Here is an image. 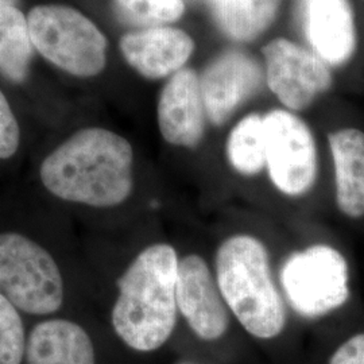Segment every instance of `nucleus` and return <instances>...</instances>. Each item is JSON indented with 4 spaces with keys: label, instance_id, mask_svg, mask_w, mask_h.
Here are the masks:
<instances>
[{
    "label": "nucleus",
    "instance_id": "f257e3e1",
    "mask_svg": "<svg viewBox=\"0 0 364 364\" xmlns=\"http://www.w3.org/2000/svg\"><path fill=\"white\" fill-rule=\"evenodd\" d=\"M39 180L50 195L66 203L117 207L134 189V149L114 131L81 129L45 156Z\"/></svg>",
    "mask_w": 364,
    "mask_h": 364
},
{
    "label": "nucleus",
    "instance_id": "2eb2a0df",
    "mask_svg": "<svg viewBox=\"0 0 364 364\" xmlns=\"http://www.w3.org/2000/svg\"><path fill=\"white\" fill-rule=\"evenodd\" d=\"M335 169L336 204L348 218L364 216V132L341 129L328 134Z\"/></svg>",
    "mask_w": 364,
    "mask_h": 364
},
{
    "label": "nucleus",
    "instance_id": "b1692460",
    "mask_svg": "<svg viewBox=\"0 0 364 364\" xmlns=\"http://www.w3.org/2000/svg\"><path fill=\"white\" fill-rule=\"evenodd\" d=\"M178 364H193V363H191V362H181V363H178Z\"/></svg>",
    "mask_w": 364,
    "mask_h": 364
},
{
    "label": "nucleus",
    "instance_id": "7ed1b4c3",
    "mask_svg": "<svg viewBox=\"0 0 364 364\" xmlns=\"http://www.w3.org/2000/svg\"><path fill=\"white\" fill-rule=\"evenodd\" d=\"M216 281L228 309L251 336L269 340L282 333L287 308L259 239L246 234L225 239L216 252Z\"/></svg>",
    "mask_w": 364,
    "mask_h": 364
},
{
    "label": "nucleus",
    "instance_id": "dca6fc26",
    "mask_svg": "<svg viewBox=\"0 0 364 364\" xmlns=\"http://www.w3.org/2000/svg\"><path fill=\"white\" fill-rule=\"evenodd\" d=\"M282 0H216L212 10L221 31L237 42L263 36L278 16Z\"/></svg>",
    "mask_w": 364,
    "mask_h": 364
},
{
    "label": "nucleus",
    "instance_id": "9d476101",
    "mask_svg": "<svg viewBox=\"0 0 364 364\" xmlns=\"http://www.w3.org/2000/svg\"><path fill=\"white\" fill-rule=\"evenodd\" d=\"M176 297L178 312L197 338L213 341L228 329L227 304L207 262L191 254L178 260Z\"/></svg>",
    "mask_w": 364,
    "mask_h": 364
},
{
    "label": "nucleus",
    "instance_id": "423d86ee",
    "mask_svg": "<svg viewBox=\"0 0 364 364\" xmlns=\"http://www.w3.org/2000/svg\"><path fill=\"white\" fill-rule=\"evenodd\" d=\"M279 278L289 304L306 318L323 317L350 299L348 263L328 245L293 252L284 262Z\"/></svg>",
    "mask_w": 364,
    "mask_h": 364
},
{
    "label": "nucleus",
    "instance_id": "f03ea898",
    "mask_svg": "<svg viewBox=\"0 0 364 364\" xmlns=\"http://www.w3.org/2000/svg\"><path fill=\"white\" fill-rule=\"evenodd\" d=\"M178 260L176 248L156 243L142 250L117 279L111 323L131 350L156 351L173 335L178 314Z\"/></svg>",
    "mask_w": 364,
    "mask_h": 364
},
{
    "label": "nucleus",
    "instance_id": "6ab92c4d",
    "mask_svg": "<svg viewBox=\"0 0 364 364\" xmlns=\"http://www.w3.org/2000/svg\"><path fill=\"white\" fill-rule=\"evenodd\" d=\"M26 344L21 311L0 294V364L23 363Z\"/></svg>",
    "mask_w": 364,
    "mask_h": 364
},
{
    "label": "nucleus",
    "instance_id": "f3484780",
    "mask_svg": "<svg viewBox=\"0 0 364 364\" xmlns=\"http://www.w3.org/2000/svg\"><path fill=\"white\" fill-rule=\"evenodd\" d=\"M34 52L26 14L18 6L0 10V76L15 84L23 82Z\"/></svg>",
    "mask_w": 364,
    "mask_h": 364
},
{
    "label": "nucleus",
    "instance_id": "a211bd4d",
    "mask_svg": "<svg viewBox=\"0 0 364 364\" xmlns=\"http://www.w3.org/2000/svg\"><path fill=\"white\" fill-rule=\"evenodd\" d=\"M225 156L232 169L245 177L258 176L266 169V138L262 114L251 112L235 124L227 138Z\"/></svg>",
    "mask_w": 364,
    "mask_h": 364
},
{
    "label": "nucleus",
    "instance_id": "393cba45",
    "mask_svg": "<svg viewBox=\"0 0 364 364\" xmlns=\"http://www.w3.org/2000/svg\"><path fill=\"white\" fill-rule=\"evenodd\" d=\"M213 1H216V0H209V3H210V4H212V3H213Z\"/></svg>",
    "mask_w": 364,
    "mask_h": 364
},
{
    "label": "nucleus",
    "instance_id": "1a4fd4ad",
    "mask_svg": "<svg viewBox=\"0 0 364 364\" xmlns=\"http://www.w3.org/2000/svg\"><path fill=\"white\" fill-rule=\"evenodd\" d=\"M263 81V68L247 53L225 50L216 55L200 75L209 123L224 126L259 92Z\"/></svg>",
    "mask_w": 364,
    "mask_h": 364
},
{
    "label": "nucleus",
    "instance_id": "aec40b11",
    "mask_svg": "<svg viewBox=\"0 0 364 364\" xmlns=\"http://www.w3.org/2000/svg\"><path fill=\"white\" fill-rule=\"evenodd\" d=\"M119 7L132 18L158 25H169L185 14L183 0H115Z\"/></svg>",
    "mask_w": 364,
    "mask_h": 364
},
{
    "label": "nucleus",
    "instance_id": "20e7f679",
    "mask_svg": "<svg viewBox=\"0 0 364 364\" xmlns=\"http://www.w3.org/2000/svg\"><path fill=\"white\" fill-rule=\"evenodd\" d=\"M36 52L77 78L99 76L107 66L108 39L91 18L66 4L49 3L27 14Z\"/></svg>",
    "mask_w": 364,
    "mask_h": 364
},
{
    "label": "nucleus",
    "instance_id": "9b49d317",
    "mask_svg": "<svg viewBox=\"0 0 364 364\" xmlns=\"http://www.w3.org/2000/svg\"><path fill=\"white\" fill-rule=\"evenodd\" d=\"M156 122L171 146L193 150L203 142L208 117L195 69L183 68L168 78L158 96Z\"/></svg>",
    "mask_w": 364,
    "mask_h": 364
},
{
    "label": "nucleus",
    "instance_id": "0eeeda50",
    "mask_svg": "<svg viewBox=\"0 0 364 364\" xmlns=\"http://www.w3.org/2000/svg\"><path fill=\"white\" fill-rule=\"evenodd\" d=\"M266 170L274 186L284 195H306L318 170L317 146L309 126L289 109L263 115Z\"/></svg>",
    "mask_w": 364,
    "mask_h": 364
},
{
    "label": "nucleus",
    "instance_id": "5701e85b",
    "mask_svg": "<svg viewBox=\"0 0 364 364\" xmlns=\"http://www.w3.org/2000/svg\"><path fill=\"white\" fill-rule=\"evenodd\" d=\"M19 0H0V10L10 7V6H18Z\"/></svg>",
    "mask_w": 364,
    "mask_h": 364
},
{
    "label": "nucleus",
    "instance_id": "ddd939ff",
    "mask_svg": "<svg viewBox=\"0 0 364 364\" xmlns=\"http://www.w3.org/2000/svg\"><path fill=\"white\" fill-rule=\"evenodd\" d=\"M301 19L312 52L328 66L347 64L358 46L350 0H302Z\"/></svg>",
    "mask_w": 364,
    "mask_h": 364
},
{
    "label": "nucleus",
    "instance_id": "6e6552de",
    "mask_svg": "<svg viewBox=\"0 0 364 364\" xmlns=\"http://www.w3.org/2000/svg\"><path fill=\"white\" fill-rule=\"evenodd\" d=\"M264 82L287 109L299 112L333 85L329 66L312 50L278 37L262 48Z\"/></svg>",
    "mask_w": 364,
    "mask_h": 364
},
{
    "label": "nucleus",
    "instance_id": "4468645a",
    "mask_svg": "<svg viewBox=\"0 0 364 364\" xmlns=\"http://www.w3.org/2000/svg\"><path fill=\"white\" fill-rule=\"evenodd\" d=\"M26 364H96L90 333L66 318H49L27 336Z\"/></svg>",
    "mask_w": 364,
    "mask_h": 364
},
{
    "label": "nucleus",
    "instance_id": "39448f33",
    "mask_svg": "<svg viewBox=\"0 0 364 364\" xmlns=\"http://www.w3.org/2000/svg\"><path fill=\"white\" fill-rule=\"evenodd\" d=\"M0 294L21 312L48 316L64 304V278L50 252L36 240L18 232H1Z\"/></svg>",
    "mask_w": 364,
    "mask_h": 364
},
{
    "label": "nucleus",
    "instance_id": "f8f14e48",
    "mask_svg": "<svg viewBox=\"0 0 364 364\" xmlns=\"http://www.w3.org/2000/svg\"><path fill=\"white\" fill-rule=\"evenodd\" d=\"M122 57L146 80L169 78L189 63L195 39L180 27L158 25L126 33L119 41Z\"/></svg>",
    "mask_w": 364,
    "mask_h": 364
},
{
    "label": "nucleus",
    "instance_id": "4be33fe9",
    "mask_svg": "<svg viewBox=\"0 0 364 364\" xmlns=\"http://www.w3.org/2000/svg\"><path fill=\"white\" fill-rule=\"evenodd\" d=\"M329 364H364V333L344 341L331 356Z\"/></svg>",
    "mask_w": 364,
    "mask_h": 364
},
{
    "label": "nucleus",
    "instance_id": "412c9836",
    "mask_svg": "<svg viewBox=\"0 0 364 364\" xmlns=\"http://www.w3.org/2000/svg\"><path fill=\"white\" fill-rule=\"evenodd\" d=\"M21 144V127L13 107L0 90V161L13 158Z\"/></svg>",
    "mask_w": 364,
    "mask_h": 364
}]
</instances>
